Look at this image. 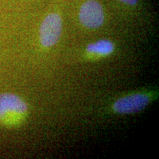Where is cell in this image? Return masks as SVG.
Returning <instances> with one entry per match:
<instances>
[{
  "instance_id": "obj_4",
  "label": "cell",
  "mask_w": 159,
  "mask_h": 159,
  "mask_svg": "<svg viewBox=\"0 0 159 159\" xmlns=\"http://www.w3.org/2000/svg\"><path fill=\"white\" fill-rule=\"evenodd\" d=\"M80 23L89 29H97L103 25L105 13L101 4L95 0H89L81 6L79 12Z\"/></svg>"
},
{
  "instance_id": "obj_2",
  "label": "cell",
  "mask_w": 159,
  "mask_h": 159,
  "mask_svg": "<svg viewBox=\"0 0 159 159\" xmlns=\"http://www.w3.org/2000/svg\"><path fill=\"white\" fill-rule=\"evenodd\" d=\"M40 41L46 48L56 44L62 33V19L57 13L47 16L41 23L39 30Z\"/></svg>"
},
{
  "instance_id": "obj_6",
  "label": "cell",
  "mask_w": 159,
  "mask_h": 159,
  "mask_svg": "<svg viewBox=\"0 0 159 159\" xmlns=\"http://www.w3.org/2000/svg\"><path fill=\"white\" fill-rule=\"evenodd\" d=\"M119 1L129 5H135L137 4L138 0H119Z\"/></svg>"
},
{
  "instance_id": "obj_1",
  "label": "cell",
  "mask_w": 159,
  "mask_h": 159,
  "mask_svg": "<svg viewBox=\"0 0 159 159\" xmlns=\"http://www.w3.org/2000/svg\"><path fill=\"white\" fill-rule=\"evenodd\" d=\"M28 112L27 104L21 97L11 93L0 94V124L14 126L25 120Z\"/></svg>"
},
{
  "instance_id": "obj_3",
  "label": "cell",
  "mask_w": 159,
  "mask_h": 159,
  "mask_svg": "<svg viewBox=\"0 0 159 159\" xmlns=\"http://www.w3.org/2000/svg\"><path fill=\"white\" fill-rule=\"evenodd\" d=\"M151 101L150 94L135 93L117 99L113 108L117 114H130L144 110Z\"/></svg>"
},
{
  "instance_id": "obj_5",
  "label": "cell",
  "mask_w": 159,
  "mask_h": 159,
  "mask_svg": "<svg viewBox=\"0 0 159 159\" xmlns=\"http://www.w3.org/2000/svg\"><path fill=\"white\" fill-rule=\"evenodd\" d=\"M114 50V43L107 39L99 40L97 42L87 46L86 52L90 55L105 57L111 55Z\"/></svg>"
}]
</instances>
